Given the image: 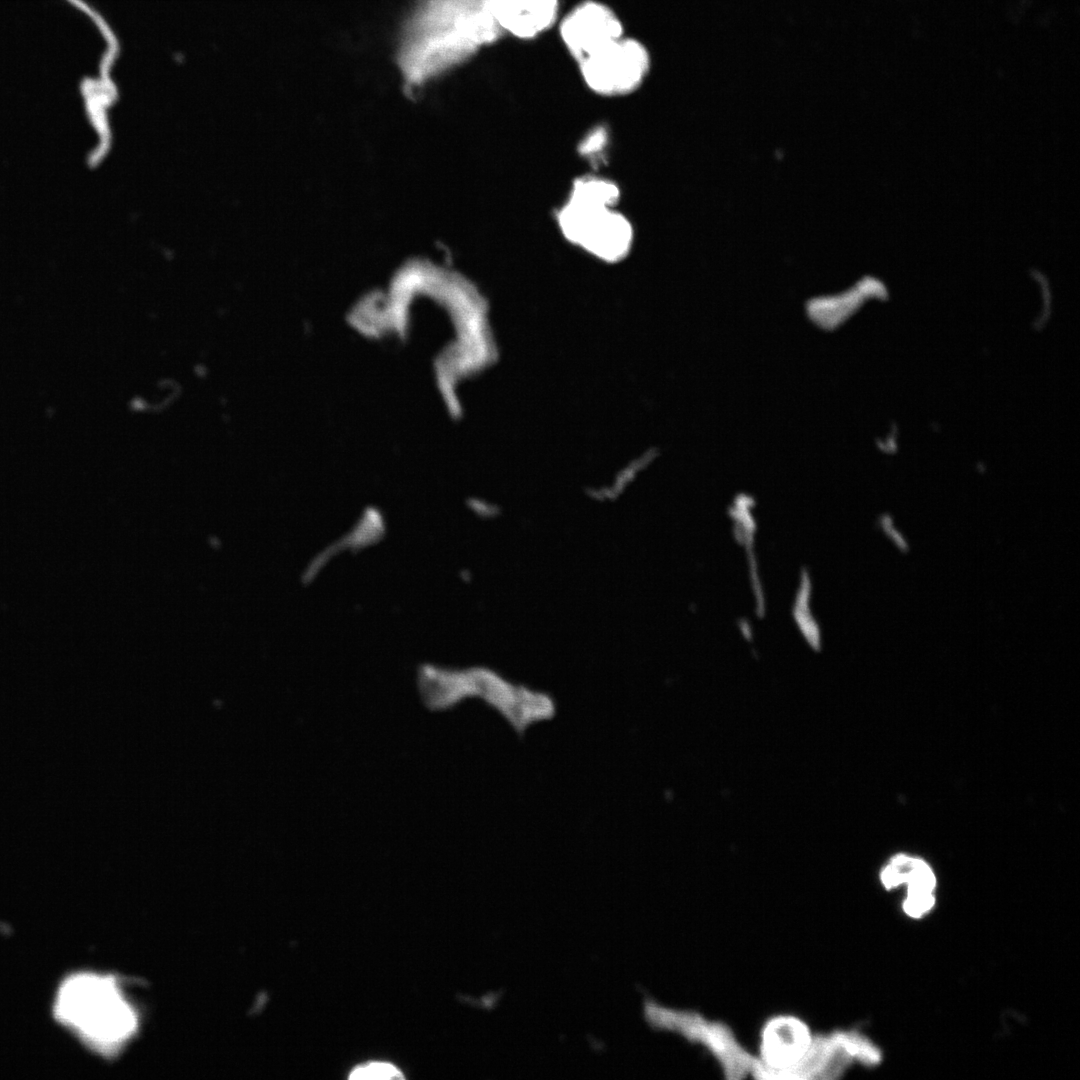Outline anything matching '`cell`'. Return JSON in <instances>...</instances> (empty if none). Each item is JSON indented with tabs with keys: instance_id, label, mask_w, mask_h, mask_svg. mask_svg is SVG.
<instances>
[{
	"instance_id": "obj_6",
	"label": "cell",
	"mask_w": 1080,
	"mask_h": 1080,
	"mask_svg": "<svg viewBox=\"0 0 1080 1080\" xmlns=\"http://www.w3.org/2000/svg\"><path fill=\"white\" fill-rule=\"evenodd\" d=\"M580 72L594 92L615 96L638 88L648 73L650 57L633 38H619L579 62Z\"/></svg>"
},
{
	"instance_id": "obj_10",
	"label": "cell",
	"mask_w": 1080,
	"mask_h": 1080,
	"mask_svg": "<svg viewBox=\"0 0 1080 1080\" xmlns=\"http://www.w3.org/2000/svg\"><path fill=\"white\" fill-rule=\"evenodd\" d=\"M492 15L502 31L530 39L556 20L558 0H489Z\"/></svg>"
},
{
	"instance_id": "obj_7",
	"label": "cell",
	"mask_w": 1080,
	"mask_h": 1080,
	"mask_svg": "<svg viewBox=\"0 0 1080 1080\" xmlns=\"http://www.w3.org/2000/svg\"><path fill=\"white\" fill-rule=\"evenodd\" d=\"M814 1034L798 1016L777 1014L761 1027L758 1057L766 1070V1079H799V1067L807 1054Z\"/></svg>"
},
{
	"instance_id": "obj_3",
	"label": "cell",
	"mask_w": 1080,
	"mask_h": 1080,
	"mask_svg": "<svg viewBox=\"0 0 1080 1080\" xmlns=\"http://www.w3.org/2000/svg\"><path fill=\"white\" fill-rule=\"evenodd\" d=\"M643 1016L654 1030L678 1034L705 1048L726 1079L739 1080L748 1075L765 1079V1067L758 1055L742 1045L728 1024L706 1018L697 1011L665 1006L651 998L643 1003Z\"/></svg>"
},
{
	"instance_id": "obj_8",
	"label": "cell",
	"mask_w": 1080,
	"mask_h": 1080,
	"mask_svg": "<svg viewBox=\"0 0 1080 1080\" xmlns=\"http://www.w3.org/2000/svg\"><path fill=\"white\" fill-rule=\"evenodd\" d=\"M622 34L623 26L616 14L596 1L577 5L560 25L561 38L578 62L621 38Z\"/></svg>"
},
{
	"instance_id": "obj_9",
	"label": "cell",
	"mask_w": 1080,
	"mask_h": 1080,
	"mask_svg": "<svg viewBox=\"0 0 1080 1080\" xmlns=\"http://www.w3.org/2000/svg\"><path fill=\"white\" fill-rule=\"evenodd\" d=\"M880 880L887 889L905 884L904 913L920 919L935 906L936 876L930 865L921 858L904 853L894 855L880 871Z\"/></svg>"
},
{
	"instance_id": "obj_11",
	"label": "cell",
	"mask_w": 1080,
	"mask_h": 1080,
	"mask_svg": "<svg viewBox=\"0 0 1080 1080\" xmlns=\"http://www.w3.org/2000/svg\"><path fill=\"white\" fill-rule=\"evenodd\" d=\"M351 1080L366 1079H404L402 1072L394 1065L386 1062H369L356 1066L350 1073Z\"/></svg>"
},
{
	"instance_id": "obj_2",
	"label": "cell",
	"mask_w": 1080,
	"mask_h": 1080,
	"mask_svg": "<svg viewBox=\"0 0 1080 1080\" xmlns=\"http://www.w3.org/2000/svg\"><path fill=\"white\" fill-rule=\"evenodd\" d=\"M51 1015L58 1026L103 1057L121 1049L137 1025L118 980L93 971L71 972L59 981Z\"/></svg>"
},
{
	"instance_id": "obj_1",
	"label": "cell",
	"mask_w": 1080,
	"mask_h": 1080,
	"mask_svg": "<svg viewBox=\"0 0 1080 1080\" xmlns=\"http://www.w3.org/2000/svg\"><path fill=\"white\" fill-rule=\"evenodd\" d=\"M501 31L489 0H421L405 23L397 56L406 84L440 76Z\"/></svg>"
},
{
	"instance_id": "obj_5",
	"label": "cell",
	"mask_w": 1080,
	"mask_h": 1080,
	"mask_svg": "<svg viewBox=\"0 0 1080 1080\" xmlns=\"http://www.w3.org/2000/svg\"><path fill=\"white\" fill-rule=\"evenodd\" d=\"M471 698L483 701L518 734L552 720L557 713L553 696L506 679L488 669H471Z\"/></svg>"
},
{
	"instance_id": "obj_4",
	"label": "cell",
	"mask_w": 1080,
	"mask_h": 1080,
	"mask_svg": "<svg viewBox=\"0 0 1080 1080\" xmlns=\"http://www.w3.org/2000/svg\"><path fill=\"white\" fill-rule=\"evenodd\" d=\"M613 204L593 192L572 189L568 203L558 214L564 236L605 261H617L632 244L629 221L613 210Z\"/></svg>"
}]
</instances>
